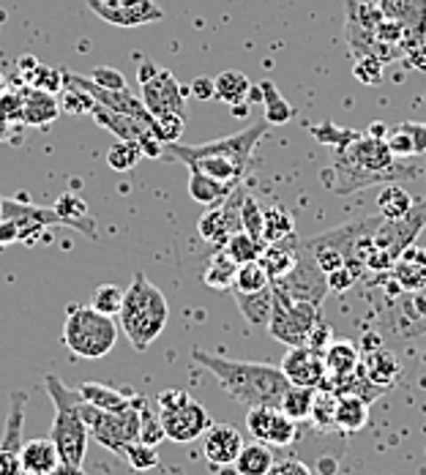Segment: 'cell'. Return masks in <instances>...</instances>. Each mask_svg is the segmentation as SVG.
Masks as SVG:
<instances>
[{
  "mask_svg": "<svg viewBox=\"0 0 426 475\" xmlns=\"http://www.w3.org/2000/svg\"><path fill=\"white\" fill-rule=\"evenodd\" d=\"M407 60H410V66H415L418 71H426V44H418V47L407 50Z\"/></svg>",
  "mask_w": 426,
  "mask_h": 475,
  "instance_id": "56",
  "label": "cell"
},
{
  "mask_svg": "<svg viewBox=\"0 0 426 475\" xmlns=\"http://www.w3.org/2000/svg\"><path fill=\"white\" fill-rule=\"evenodd\" d=\"M6 88H9V83H6V77H4V75H0V93H4Z\"/></svg>",
  "mask_w": 426,
  "mask_h": 475,
  "instance_id": "62",
  "label": "cell"
},
{
  "mask_svg": "<svg viewBox=\"0 0 426 475\" xmlns=\"http://www.w3.org/2000/svg\"><path fill=\"white\" fill-rule=\"evenodd\" d=\"M121 459L129 462L131 470L146 472V470H154V467L159 464V451H156V446H148V443H142V440H134V443L126 446V451H123Z\"/></svg>",
  "mask_w": 426,
  "mask_h": 475,
  "instance_id": "43",
  "label": "cell"
},
{
  "mask_svg": "<svg viewBox=\"0 0 426 475\" xmlns=\"http://www.w3.org/2000/svg\"><path fill=\"white\" fill-rule=\"evenodd\" d=\"M298 257H301V241H298L296 233H293V235L281 238V241L265 243V249H263V254H260V263H263V268L268 271L271 281H276V279L288 276V273L296 268Z\"/></svg>",
  "mask_w": 426,
  "mask_h": 475,
  "instance_id": "20",
  "label": "cell"
},
{
  "mask_svg": "<svg viewBox=\"0 0 426 475\" xmlns=\"http://www.w3.org/2000/svg\"><path fill=\"white\" fill-rule=\"evenodd\" d=\"M271 467H273V451H271V446H265L260 440L243 443L238 459H235L238 475H268Z\"/></svg>",
  "mask_w": 426,
  "mask_h": 475,
  "instance_id": "28",
  "label": "cell"
},
{
  "mask_svg": "<svg viewBox=\"0 0 426 475\" xmlns=\"http://www.w3.org/2000/svg\"><path fill=\"white\" fill-rule=\"evenodd\" d=\"M276 289H281L284 296H290L296 301H306V304H314V306H323L326 296H328V273L317 265V260L312 257V251L304 246L301 241V257L296 263V268L281 276L276 281H271Z\"/></svg>",
  "mask_w": 426,
  "mask_h": 475,
  "instance_id": "10",
  "label": "cell"
},
{
  "mask_svg": "<svg viewBox=\"0 0 426 475\" xmlns=\"http://www.w3.org/2000/svg\"><path fill=\"white\" fill-rule=\"evenodd\" d=\"M230 292L235 296V304L248 325L268 328V320L273 312V284H268L257 292H238V289H230Z\"/></svg>",
  "mask_w": 426,
  "mask_h": 475,
  "instance_id": "23",
  "label": "cell"
},
{
  "mask_svg": "<svg viewBox=\"0 0 426 475\" xmlns=\"http://www.w3.org/2000/svg\"><path fill=\"white\" fill-rule=\"evenodd\" d=\"M96 107V99L88 93V91H80V88H71L66 85L60 91V109L75 118H83V115H91Z\"/></svg>",
  "mask_w": 426,
  "mask_h": 475,
  "instance_id": "42",
  "label": "cell"
},
{
  "mask_svg": "<svg viewBox=\"0 0 426 475\" xmlns=\"http://www.w3.org/2000/svg\"><path fill=\"white\" fill-rule=\"evenodd\" d=\"M22 83L30 85V88H39V91L55 93V96H60V91L66 88L63 71H58V68H52V66H44V63H36V68L30 71V75H28Z\"/></svg>",
  "mask_w": 426,
  "mask_h": 475,
  "instance_id": "41",
  "label": "cell"
},
{
  "mask_svg": "<svg viewBox=\"0 0 426 475\" xmlns=\"http://www.w3.org/2000/svg\"><path fill=\"white\" fill-rule=\"evenodd\" d=\"M241 222H243V230L263 241V225H265V208L255 200V197H248L243 194V202H241Z\"/></svg>",
  "mask_w": 426,
  "mask_h": 475,
  "instance_id": "45",
  "label": "cell"
},
{
  "mask_svg": "<svg viewBox=\"0 0 426 475\" xmlns=\"http://www.w3.org/2000/svg\"><path fill=\"white\" fill-rule=\"evenodd\" d=\"M336 401H339V393L331 391V388H323L320 385L317 393H314V405H312V424L314 429L320 431H336Z\"/></svg>",
  "mask_w": 426,
  "mask_h": 475,
  "instance_id": "33",
  "label": "cell"
},
{
  "mask_svg": "<svg viewBox=\"0 0 426 475\" xmlns=\"http://www.w3.org/2000/svg\"><path fill=\"white\" fill-rule=\"evenodd\" d=\"M281 372L290 380V385L320 388L326 380V360L323 350L314 347H290V352L281 358Z\"/></svg>",
  "mask_w": 426,
  "mask_h": 475,
  "instance_id": "15",
  "label": "cell"
},
{
  "mask_svg": "<svg viewBox=\"0 0 426 475\" xmlns=\"http://www.w3.org/2000/svg\"><path fill=\"white\" fill-rule=\"evenodd\" d=\"M320 320H323L320 306L296 301L273 287V312L268 320V331L276 342L288 344V347H304L309 342L312 331L320 325Z\"/></svg>",
  "mask_w": 426,
  "mask_h": 475,
  "instance_id": "9",
  "label": "cell"
},
{
  "mask_svg": "<svg viewBox=\"0 0 426 475\" xmlns=\"http://www.w3.org/2000/svg\"><path fill=\"white\" fill-rule=\"evenodd\" d=\"M20 462L25 475H55L60 470V454L52 437H39V440H25L20 448Z\"/></svg>",
  "mask_w": 426,
  "mask_h": 475,
  "instance_id": "18",
  "label": "cell"
},
{
  "mask_svg": "<svg viewBox=\"0 0 426 475\" xmlns=\"http://www.w3.org/2000/svg\"><path fill=\"white\" fill-rule=\"evenodd\" d=\"M121 331L131 342L134 350H148L170 322V304L164 292L146 276L134 273L131 284L126 287L123 306H121Z\"/></svg>",
  "mask_w": 426,
  "mask_h": 475,
  "instance_id": "4",
  "label": "cell"
},
{
  "mask_svg": "<svg viewBox=\"0 0 426 475\" xmlns=\"http://www.w3.org/2000/svg\"><path fill=\"white\" fill-rule=\"evenodd\" d=\"M241 448H243V437H241V431H238L235 426L213 424V426L205 431L202 454H205V459H208V464H210L213 470L235 464Z\"/></svg>",
  "mask_w": 426,
  "mask_h": 475,
  "instance_id": "17",
  "label": "cell"
},
{
  "mask_svg": "<svg viewBox=\"0 0 426 475\" xmlns=\"http://www.w3.org/2000/svg\"><path fill=\"white\" fill-rule=\"evenodd\" d=\"M268 475H312V470L301 462V459H284V462H273V467L268 470Z\"/></svg>",
  "mask_w": 426,
  "mask_h": 475,
  "instance_id": "52",
  "label": "cell"
},
{
  "mask_svg": "<svg viewBox=\"0 0 426 475\" xmlns=\"http://www.w3.org/2000/svg\"><path fill=\"white\" fill-rule=\"evenodd\" d=\"M213 85H217V99L225 101V104H241V101H248V91H252V83L238 68H227L222 75L213 77Z\"/></svg>",
  "mask_w": 426,
  "mask_h": 475,
  "instance_id": "30",
  "label": "cell"
},
{
  "mask_svg": "<svg viewBox=\"0 0 426 475\" xmlns=\"http://www.w3.org/2000/svg\"><path fill=\"white\" fill-rule=\"evenodd\" d=\"M309 131L317 137V142H328V145H336L339 151L344 148V145H350L355 137H359V131H342V129H336L334 123H323V126H309Z\"/></svg>",
  "mask_w": 426,
  "mask_h": 475,
  "instance_id": "49",
  "label": "cell"
},
{
  "mask_svg": "<svg viewBox=\"0 0 426 475\" xmlns=\"http://www.w3.org/2000/svg\"><path fill=\"white\" fill-rule=\"evenodd\" d=\"M139 99L146 104L148 113L156 118V115H167V113H184L186 91L175 80L172 71L159 68L148 83L139 85Z\"/></svg>",
  "mask_w": 426,
  "mask_h": 475,
  "instance_id": "14",
  "label": "cell"
},
{
  "mask_svg": "<svg viewBox=\"0 0 426 475\" xmlns=\"http://www.w3.org/2000/svg\"><path fill=\"white\" fill-rule=\"evenodd\" d=\"M0 475H22V462L20 451L0 448Z\"/></svg>",
  "mask_w": 426,
  "mask_h": 475,
  "instance_id": "53",
  "label": "cell"
},
{
  "mask_svg": "<svg viewBox=\"0 0 426 475\" xmlns=\"http://www.w3.org/2000/svg\"><path fill=\"white\" fill-rule=\"evenodd\" d=\"M383 137L359 134L336 154V162L323 172L326 186L336 194H352L372 184H394L399 167Z\"/></svg>",
  "mask_w": 426,
  "mask_h": 475,
  "instance_id": "3",
  "label": "cell"
},
{
  "mask_svg": "<svg viewBox=\"0 0 426 475\" xmlns=\"http://www.w3.org/2000/svg\"><path fill=\"white\" fill-rule=\"evenodd\" d=\"M426 227V200H415L410 213L399 218H383L375 233V249L385 251L390 260H399L402 254L415 243L421 230Z\"/></svg>",
  "mask_w": 426,
  "mask_h": 475,
  "instance_id": "11",
  "label": "cell"
},
{
  "mask_svg": "<svg viewBox=\"0 0 426 475\" xmlns=\"http://www.w3.org/2000/svg\"><path fill=\"white\" fill-rule=\"evenodd\" d=\"M413 197L407 189H402L399 184H385L377 194V216L383 218H399L405 213H410L413 208Z\"/></svg>",
  "mask_w": 426,
  "mask_h": 475,
  "instance_id": "34",
  "label": "cell"
},
{
  "mask_svg": "<svg viewBox=\"0 0 426 475\" xmlns=\"http://www.w3.org/2000/svg\"><path fill=\"white\" fill-rule=\"evenodd\" d=\"M219 472H222V475H238V470H235V467H233V470H227V467H219Z\"/></svg>",
  "mask_w": 426,
  "mask_h": 475,
  "instance_id": "61",
  "label": "cell"
},
{
  "mask_svg": "<svg viewBox=\"0 0 426 475\" xmlns=\"http://www.w3.org/2000/svg\"><path fill=\"white\" fill-rule=\"evenodd\" d=\"M156 71H159V66H156V63H151V60H148V63H142V66H139V71H137V83H139V85H142V83H148V80L156 75Z\"/></svg>",
  "mask_w": 426,
  "mask_h": 475,
  "instance_id": "57",
  "label": "cell"
},
{
  "mask_svg": "<svg viewBox=\"0 0 426 475\" xmlns=\"http://www.w3.org/2000/svg\"><path fill=\"white\" fill-rule=\"evenodd\" d=\"M394 279L405 289H423L426 287V254L415 251L413 246L394 263Z\"/></svg>",
  "mask_w": 426,
  "mask_h": 475,
  "instance_id": "27",
  "label": "cell"
},
{
  "mask_svg": "<svg viewBox=\"0 0 426 475\" xmlns=\"http://www.w3.org/2000/svg\"><path fill=\"white\" fill-rule=\"evenodd\" d=\"M268 121L243 129L238 134L213 139L205 145H181V142H167L164 151L170 156H175L178 162H184L189 170H200L210 178L222 180V184L230 186H241V180L246 175V170L252 167V151L255 145L265 137L268 131Z\"/></svg>",
  "mask_w": 426,
  "mask_h": 475,
  "instance_id": "2",
  "label": "cell"
},
{
  "mask_svg": "<svg viewBox=\"0 0 426 475\" xmlns=\"http://www.w3.org/2000/svg\"><path fill=\"white\" fill-rule=\"evenodd\" d=\"M369 424V401L355 393H339L336 431H361Z\"/></svg>",
  "mask_w": 426,
  "mask_h": 475,
  "instance_id": "24",
  "label": "cell"
},
{
  "mask_svg": "<svg viewBox=\"0 0 426 475\" xmlns=\"http://www.w3.org/2000/svg\"><path fill=\"white\" fill-rule=\"evenodd\" d=\"M88 9L101 17L104 22L118 25V28H139V25H151L164 20V9H159L156 0H129L123 6H99L88 0Z\"/></svg>",
  "mask_w": 426,
  "mask_h": 475,
  "instance_id": "16",
  "label": "cell"
},
{
  "mask_svg": "<svg viewBox=\"0 0 426 475\" xmlns=\"http://www.w3.org/2000/svg\"><path fill=\"white\" fill-rule=\"evenodd\" d=\"M22 88V123L25 126H50L60 115V101L55 93L20 85Z\"/></svg>",
  "mask_w": 426,
  "mask_h": 475,
  "instance_id": "19",
  "label": "cell"
},
{
  "mask_svg": "<svg viewBox=\"0 0 426 475\" xmlns=\"http://www.w3.org/2000/svg\"><path fill=\"white\" fill-rule=\"evenodd\" d=\"M80 399L88 401V405L99 408V410H126L134 396L129 391H118V388H110V385H101V383H83L77 388Z\"/></svg>",
  "mask_w": 426,
  "mask_h": 475,
  "instance_id": "25",
  "label": "cell"
},
{
  "mask_svg": "<svg viewBox=\"0 0 426 475\" xmlns=\"http://www.w3.org/2000/svg\"><path fill=\"white\" fill-rule=\"evenodd\" d=\"M235 186L222 184V180L210 178L200 170H189V194L192 200H197L200 205H219L233 194Z\"/></svg>",
  "mask_w": 426,
  "mask_h": 475,
  "instance_id": "26",
  "label": "cell"
},
{
  "mask_svg": "<svg viewBox=\"0 0 426 475\" xmlns=\"http://www.w3.org/2000/svg\"><path fill=\"white\" fill-rule=\"evenodd\" d=\"M377 6L383 9V14H388V9L394 6V0H377Z\"/></svg>",
  "mask_w": 426,
  "mask_h": 475,
  "instance_id": "60",
  "label": "cell"
},
{
  "mask_svg": "<svg viewBox=\"0 0 426 475\" xmlns=\"http://www.w3.org/2000/svg\"><path fill=\"white\" fill-rule=\"evenodd\" d=\"M0 121L14 126L22 123V88L20 91H4L0 93Z\"/></svg>",
  "mask_w": 426,
  "mask_h": 475,
  "instance_id": "48",
  "label": "cell"
},
{
  "mask_svg": "<svg viewBox=\"0 0 426 475\" xmlns=\"http://www.w3.org/2000/svg\"><path fill=\"white\" fill-rule=\"evenodd\" d=\"M355 279H359V276H355L347 265H342V268H336V271L328 273V289L331 292H344L347 287H352Z\"/></svg>",
  "mask_w": 426,
  "mask_h": 475,
  "instance_id": "51",
  "label": "cell"
},
{
  "mask_svg": "<svg viewBox=\"0 0 426 475\" xmlns=\"http://www.w3.org/2000/svg\"><path fill=\"white\" fill-rule=\"evenodd\" d=\"M246 429L255 440L271 448H288L298 437V424L284 416L276 405H257L246 413Z\"/></svg>",
  "mask_w": 426,
  "mask_h": 475,
  "instance_id": "13",
  "label": "cell"
},
{
  "mask_svg": "<svg viewBox=\"0 0 426 475\" xmlns=\"http://www.w3.org/2000/svg\"><path fill=\"white\" fill-rule=\"evenodd\" d=\"M139 440L148 446H159L167 440L162 418H159V413H154L148 408V401H142V408H139Z\"/></svg>",
  "mask_w": 426,
  "mask_h": 475,
  "instance_id": "44",
  "label": "cell"
},
{
  "mask_svg": "<svg viewBox=\"0 0 426 475\" xmlns=\"http://www.w3.org/2000/svg\"><path fill=\"white\" fill-rule=\"evenodd\" d=\"M383 68L385 63L375 55H361L359 60H355V68H352V75L359 83L364 85H380L383 83Z\"/></svg>",
  "mask_w": 426,
  "mask_h": 475,
  "instance_id": "47",
  "label": "cell"
},
{
  "mask_svg": "<svg viewBox=\"0 0 426 475\" xmlns=\"http://www.w3.org/2000/svg\"><path fill=\"white\" fill-rule=\"evenodd\" d=\"M296 233V218L284 205H271L265 208V225H263V241L273 243Z\"/></svg>",
  "mask_w": 426,
  "mask_h": 475,
  "instance_id": "36",
  "label": "cell"
},
{
  "mask_svg": "<svg viewBox=\"0 0 426 475\" xmlns=\"http://www.w3.org/2000/svg\"><path fill=\"white\" fill-rule=\"evenodd\" d=\"M268 284H271L268 271L263 268L260 260H252V263L238 265L233 289H238V292H257V289H263V287H268Z\"/></svg>",
  "mask_w": 426,
  "mask_h": 475,
  "instance_id": "39",
  "label": "cell"
},
{
  "mask_svg": "<svg viewBox=\"0 0 426 475\" xmlns=\"http://www.w3.org/2000/svg\"><path fill=\"white\" fill-rule=\"evenodd\" d=\"M192 96L200 99V101L217 99V85H213V77H197L192 83Z\"/></svg>",
  "mask_w": 426,
  "mask_h": 475,
  "instance_id": "55",
  "label": "cell"
},
{
  "mask_svg": "<svg viewBox=\"0 0 426 475\" xmlns=\"http://www.w3.org/2000/svg\"><path fill=\"white\" fill-rule=\"evenodd\" d=\"M4 205H6V197H0V218H4Z\"/></svg>",
  "mask_w": 426,
  "mask_h": 475,
  "instance_id": "63",
  "label": "cell"
},
{
  "mask_svg": "<svg viewBox=\"0 0 426 475\" xmlns=\"http://www.w3.org/2000/svg\"><path fill=\"white\" fill-rule=\"evenodd\" d=\"M243 189L235 186L233 194L219 202V205H208V210L200 216L197 222V233L205 243H210L213 249H222L227 243L230 235L241 233L243 230V222H241V202H243Z\"/></svg>",
  "mask_w": 426,
  "mask_h": 475,
  "instance_id": "12",
  "label": "cell"
},
{
  "mask_svg": "<svg viewBox=\"0 0 426 475\" xmlns=\"http://www.w3.org/2000/svg\"><path fill=\"white\" fill-rule=\"evenodd\" d=\"M123 296H126V289L118 287V284H99L93 289V298H91V306L106 317H115L121 314V306H123Z\"/></svg>",
  "mask_w": 426,
  "mask_h": 475,
  "instance_id": "40",
  "label": "cell"
},
{
  "mask_svg": "<svg viewBox=\"0 0 426 475\" xmlns=\"http://www.w3.org/2000/svg\"><path fill=\"white\" fill-rule=\"evenodd\" d=\"M235 271H238V265L227 257V251H225V249H217V251H213L210 263H208V268L202 271V281H205L208 287H213V289L227 292V289H233V284H235Z\"/></svg>",
  "mask_w": 426,
  "mask_h": 475,
  "instance_id": "31",
  "label": "cell"
},
{
  "mask_svg": "<svg viewBox=\"0 0 426 475\" xmlns=\"http://www.w3.org/2000/svg\"><path fill=\"white\" fill-rule=\"evenodd\" d=\"M142 396H134V401L126 410H99L88 401H83V418L88 424L91 437L104 446L106 451H113L115 456H123L126 446L139 440V408H142Z\"/></svg>",
  "mask_w": 426,
  "mask_h": 475,
  "instance_id": "8",
  "label": "cell"
},
{
  "mask_svg": "<svg viewBox=\"0 0 426 475\" xmlns=\"http://www.w3.org/2000/svg\"><path fill=\"white\" fill-rule=\"evenodd\" d=\"M230 109H233V115H238V118H243V115L248 113V101H241V104H233Z\"/></svg>",
  "mask_w": 426,
  "mask_h": 475,
  "instance_id": "58",
  "label": "cell"
},
{
  "mask_svg": "<svg viewBox=\"0 0 426 475\" xmlns=\"http://www.w3.org/2000/svg\"><path fill=\"white\" fill-rule=\"evenodd\" d=\"M361 367H364L367 377L380 388H394L397 380H399V372H402L397 352H390L385 347H377V350L367 352L361 358Z\"/></svg>",
  "mask_w": 426,
  "mask_h": 475,
  "instance_id": "22",
  "label": "cell"
},
{
  "mask_svg": "<svg viewBox=\"0 0 426 475\" xmlns=\"http://www.w3.org/2000/svg\"><path fill=\"white\" fill-rule=\"evenodd\" d=\"M184 134V113H167L154 118V137L167 142H178Z\"/></svg>",
  "mask_w": 426,
  "mask_h": 475,
  "instance_id": "46",
  "label": "cell"
},
{
  "mask_svg": "<svg viewBox=\"0 0 426 475\" xmlns=\"http://www.w3.org/2000/svg\"><path fill=\"white\" fill-rule=\"evenodd\" d=\"M402 129L410 134L413 139V148H415V156H421L426 151V123H402Z\"/></svg>",
  "mask_w": 426,
  "mask_h": 475,
  "instance_id": "54",
  "label": "cell"
},
{
  "mask_svg": "<svg viewBox=\"0 0 426 475\" xmlns=\"http://www.w3.org/2000/svg\"><path fill=\"white\" fill-rule=\"evenodd\" d=\"M222 249L227 251V257H230L235 265H243V263L260 260V254H263V249H265V241H257V238L248 235L246 230H241V233L230 235Z\"/></svg>",
  "mask_w": 426,
  "mask_h": 475,
  "instance_id": "35",
  "label": "cell"
},
{
  "mask_svg": "<svg viewBox=\"0 0 426 475\" xmlns=\"http://www.w3.org/2000/svg\"><path fill=\"white\" fill-rule=\"evenodd\" d=\"M260 88H263V101H265V121L290 123L296 118V107L273 88V83H260Z\"/></svg>",
  "mask_w": 426,
  "mask_h": 475,
  "instance_id": "38",
  "label": "cell"
},
{
  "mask_svg": "<svg viewBox=\"0 0 426 475\" xmlns=\"http://www.w3.org/2000/svg\"><path fill=\"white\" fill-rule=\"evenodd\" d=\"M192 360L217 377V383L227 391L233 401L246 408H257V405L279 408L284 391L290 388V380L284 377L281 367H273V363L222 358L202 347L192 350Z\"/></svg>",
  "mask_w": 426,
  "mask_h": 475,
  "instance_id": "1",
  "label": "cell"
},
{
  "mask_svg": "<svg viewBox=\"0 0 426 475\" xmlns=\"http://www.w3.org/2000/svg\"><path fill=\"white\" fill-rule=\"evenodd\" d=\"M91 80H93L96 85L106 88V91H126V88H129V85H126V77L121 75L118 68H113V66H96V68L91 71Z\"/></svg>",
  "mask_w": 426,
  "mask_h": 475,
  "instance_id": "50",
  "label": "cell"
},
{
  "mask_svg": "<svg viewBox=\"0 0 426 475\" xmlns=\"http://www.w3.org/2000/svg\"><path fill=\"white\" fill-rule=\"evenodd\" d=\"M47 391L55 405V418L50 426V437L58 446L60 454V467L71 472H83L85 454H88V440L91 431L83 418V399L77 388H68L60 377L47 375Z\"/></svg>",
  "mask_w": 426,
  "mask_h": 475,
  "instance_id": "5",
  "label": "cell"
},
{
  "mask_svg": "<svg viewBox=\"0 0 426 475\" xmlns=\"http://www.w3.org/2000/svg\"><path fill=\"white\" fill-rule=\"evenodd\" d=\"M25 405H28V393L25 391H14L12 393V405H9V418H6V429L4 437H0V448L9 451H20L22 448V426H25Z\"/></svg>",
  "mask_w": 426,
  "mask_h": 475,
  "instance_id": "29",
  "label": "cell"
},
{
  "mask_svg": "<svg viewBox=\"0 0 426 475\" xmlns=\"http://www.w3.org/2000/svg\"><path fill=\"white\" fill-rule=\"evenodd\" d=\"M323 360H326L323 383H339L361 367V352L352 342H331L323 352Z\"/></svg>",
  "mask_w": 426,
  "mask_h": 475,
  "instance_id": "21",
  "label": "cell"
},
{
  "mask_svg": "<svg viewBox=\"0 0 426 475\" xmlns=\"http://www.w3.org/2000/svg\"><path fill=\"white\" fill-rule=\"evenodd\" d=\"M142 148H139V142L134 139H115L110 145V151H106V164H110L115 172H129L134 170L139 162H142Z\"/></svg>",
  "mask_w": 426,
  "mask_h": 475,
  "instance_id": "37",
  "label": "cell"
},
{
  "mask_svg": "<svg viewBox=\"0 0 426 475\" xmlns=\"http://www.w3.org/2000/svg\"><path fill=\"white\" fill-rule=\"evenodd\" d=\"M314 393L317 388H304V385H290L284 391L281 401H279V410L293 418L296 424L306 421L312 416V405H314Z\"/></svg>",
  "mask_w": 426,
  "mask_h": 475,
  "instance_id": "32",
  "label": "cell"
},
{
  "mask_svg": "<svg viewBox=\"0 0 426 475\" xmlns=\"http://www.w3.org/2000/svg\"><path fill=\"white\" fill-rule=\"evenodd\" d=\"M156 408H159V418H162L167 440H172L178 446H189V443L200 440V437L213 426L208 410L181 388L162 391L156 399Z\"/></svg>",
  "mask_w": 426,
  "mask_h": 475,
  "instance_id": "7",
  "label": "cell"
},
{
  "mask_svg": "<svg viewBox=\"0 0 426 475\" xmlns=\"http://www.w3.org/2000/svg\"><path fill=\"white\" fill-rule=\"evenodd\" d=\"M63 344L71 355L77 358H104L110 355L118 342V325L113 317L96 312L91 304H71L66 322H63Z\"/></svg>",
  "mask_w": 426,
  "mask_h": 475,
  "instance_id": "6",
  "label": "cell"
},
{
  "mask_svg": "<svg viewBox=\"0 0 426 475\" xmlns=\"http://www.w3.org/2000/svg\"><path fill=\"white\" fill-rule=\"evenodd\" d=\"M385 131H388V129H385L383 123H375V126L369 129V134H372V137H385Z\"/></svg>",
  "mask_w": 426,
  "mask_h": 475,
  "instance_id": "59",
  "label": "cell"
}]
</instances>
